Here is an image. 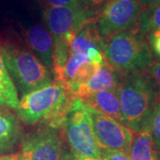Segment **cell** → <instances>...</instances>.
Here are the masks:
<instances>
[{"label": "cell", "mask_w": 160, "mask_h": 160, "mask_svg": "<svg viewBox=\"0 0 160 160\" xmlns=\"http://www.w3.org/2000/svg\"><path fill=\"white\" fill-rule=\"evenodd\" d=\"M139 1L143 7V9L149 8V7L157 6V5L160 4V0H139Z\"/></svg>", "instance_id": "cell-24"}, {"label": "cell", "mask_w": 160, "mask_h": 160, "mask_svg": "<svg viewBox=\"0 0 160 160\" xmlns=\"http://www.w3.org/2000/svg\"><path fill=\"white\" fill-rule=\"evenodd\" d=\"M0 160H22L18 154H10V155H4L0 156Z\"/></svg>", "instance_id": "cell-25"}, {"label": "cell", "mask_w": 160, "mask_h": 160, "mask_svg": "<svg viewBox=\"0 0 160 160\" xmlns=\"http://www.w3.org/2000/svg\"><path fill=\"white\" fill-rule=\"evenodd\" d=\"M150 80L158 100H160V60L153 59L144 71Z\"/></svg>", "instance_id": "cell-19"}, {"label": "cell", "mask_w": 160, "mask_h": 160, "mask_svg": "<svg viewBox=\"0 0 160 160\" xmlns=\"http://www.w3.org/2000/svg\"><path fill=\"white\" fill-rule=\"evenodd\" d=\"M158 160H160V155H158Z\"/></svg>", "instance_id": "cell-27"}, {"label": "cell", "mask_w": 160, "mask_h": 160, "mask_svg": "<svg viewBox=\"0 0 160 160\" xmlns=\"http://www.w3.org/2000/svg\"><path fill=\"white\" fill-rule=\"evenodd\" d=\"M122 123L138 132L146 129L158 97L144 71L123 75L118 87Z\"/></svg>", "instance_id": "cell-3"}, {"label": "cell", "mask_w": 160, "mask_h": 160, "mask_svg": "<svg viewBox=\"0 0 160 160\" xmlns=\"http://www.w3.org/2000/svg\"><path fill=\"white\" fill-rule=\"evenodd\" d=\"M142 11L139 0H108L101 7L94 24L102 38L136 30Z\"/></svg>", "instance_id": "cell-7"}, {"label": "cell", "mask_w": 160, "mask_h": 160, "mask_svg": "<svg viewBox=\"0 0 160 160\" xmlns=\"http://www.w3.org/2000/svg\"><path fill=\"white\" fill-rule=\"evenodd\" d=\"M129 157L131 160H158V155L148 128L133 132Z\"/></svg>", "instance_id": "cell-15"}, {"label": "cell", "mask_w": 160, "mask_h": 160, "mask_svg": "<svg viewBox=\"0 0 160 160\" xmlns=\"http://www.w3.org/2000/svg\"><path fill=\"white\" fill-rule=\"evenodd\" d=\"M86 109L100 149L119 150L129 154L133 132L112 118L89 107Z\"/></svg>", "instance_id": "cell-9"}, {"label": "cell", "mask_w": 160, "mask_h": 160, "mask_svg": "<svg viewBox=\"0 0 160 160\" xmlns=\"http://www.w3.org/2000/svg\"><path fill=\"white\" fill-rule=\"evenodd\" d=\"M25 37L30 51L46 67L52 69L53 41L48 29L40 24H35L27 29Z\"/></svg>", "instance_id": "cell-12"}, {"label": "cell", "mask_w": 160, "mask_h": 160, "mask_svg": "<svg viewBox=\"0 0 160 160\" xmlns=\"http://www.w3.org/2000/svg\"><path fill=\"white\" fill-rule=\"evenodd\" d=\"M122 76L123 75L114 70L105 61L91 79L75 90L73 97L81 100L98 92L118 89Z\"/></svg>", "instance_id": "cell-11"}, {"label": "cell", "mask_w": 160, "mask_h": 160, "mask_svg": "<svg viewBox=\"0 0 160 160\" xmlns=\"http://www.w3.org/2000/svg\"><path fill=\"white\" fill-rule=\"evenodd\" d=\"M19 102L17 89L7 71L0 50V106L17 109Z\"/></svg>", "instance_id": "cell-16"}, {"label": "cell", "mask_w": 160, "mask_h": 160, "mask_svg": "<svg viewBox=\"0 0 160 160\" xmlns=\"http://www.w3.org/2000/svg\"><path fill=\"white\" fill-rule=\"evenodd\" d=\"M138 29L144 37L152 30L160 29V4L143 9Z\"/></svg>", "instance_id": "cell-17"}, {"label": "cell", "mask_w": 160, "mask_h": 160, "mask_svg": "<svg viewBox=\"0 0 160 160\" xmlns=\"http://www.w3.org/2000/svg\"><path fill=\"white\" fill-rule=\"evenodd\" d=\"M81 0H42L43 6H52V7H60V6H68L76 5L79 3Z\"/></svg>", "instance_id": "cell-22"}, {"label": "cell", "mask_w": 160, "mask_h": 160, "mask_svg": "<svg viewBox=\"0 0 160 160\" xmlns=\"http://www.w3.org/2000/svg\"><path fill=\"white\" fill-rule=\"evenodd\" d=\"M61 160H95L90 159V158H78L76 157L73 154H71L69 151H63L62 156V159Z\"/></svg>", "instance_id": "cell-23"}, {"label": "cell", "mask_w": 160, "mask_h": 160, "mask_svg": "<svg viewBox=\"0 0 160 160\" xmlns=\"http://www.w3.org/2000/svg\"><path fill=\"white\" fill-rule=\"evenodd\" d=\"M103 38L98 32L94 22L89 23L75 35L69 45V52L84 54L91 62L102 64Z\"/></svg>", "instance_id": "cell-10"}, {"label": "cell", "mask_w": 160, "mask_h": 160, "mask_svg": "<svg viewBox=\"0 0 160 160\" xmlns=\"http://www.w3.org/2000/svg\"><path fill=\"white\" fill-rule=\"evenodd\" d=\"M70 92L57 79L23 95L18 116L27 125H45L60 129L63 118L74 101Z\"/></svg>", "instance_id": "cell-2"}, {"label": "cell", "mask_w": 160, "mask_h": 160, "mask_svg": "<svg viewBox=\"0 0 160 160\" xmlns=\"http://www.w3.org/2000/svg\"><path fill=\"white\" fill-rule=\"evenodd\" d=\"M21 134L22 129L17 117L9 108L0 106V156L15 147Z\"/></svg>", "instance_id": "cell-13"}, {"label": "cell", "mask_w": 160, "mask_h": 160, "mask_svg": "<svg viewBox=\"0 0 160 160\" xmlns=\"http://www.w3.org/2000/svg\"><path fill=\"white\" fill-rule=\"evenodd\" d=\"M63 151L60 131L45 126L24 136L17 154L22 160H61Z\"/></svg>", "instance_id": "cell-8"}, {"label": "cell", "mask_w": 160, "mask_h": 160, "mask_svg": "<svg viewBox=\"0 0 160 160\" xmlns=\"http://www.w3.org/2000/svg\"><path fill=\"white\" fill-rule=\"evenodd\" d=\"M93 0H81L68 6H44L43 15L53 41V72L64 66L75 35L89 23L95 22L101 8Z\"/></svg>", "instance_id": "cell-1"}, {"label": "cell", "mask_w": 160, "mask_h": 160, "mask_svg": "<svg viewBox=\"0 0 160 160\" xmlns=\"http://www.w3.org/2000/svg\"><path fill=\"white\" fill-rule=\"evenodd\" d=\"M146 38L152 54L160 60V33L158 30H152L147 34Z\"/></svg>", "instance_id": "cell-20"}, {"label": "cell", "mask_w": 160, "mask_h": 160, "mask_svg": "<svg viewBox=\"0 0 160 160\" xmlns=\"http://www.w3.org/2000/svg\"><path fill=\"white\" fill-rule=\"evenodd\" d=\"M59 131L71 154L83 158L101 160V149L94 135L91 118L81 100L75 99L72 102Z\"/></svg>", "instance_id": "cell-6"}, {"label": "cell", "mask_w": 160, "mask_h": 160, "mask_svg": "<svg viewBox=\"0 0 160 160\" xmlns=\"http://www.w3.org/2000/svg\"><path fill=\"white\" fill-rule=\"evenodd\" d=\"M147 128L151 134L158 155H160V100H158L155 104Z\"/></svg>", "instance_id": "cell-18"}, {"label": "cell", "mask_w": 160, "mask_h": 160, "mask_svg": "<svg viewBox=\"0 0 160 160\" xmlns=\"http://www.w3.org/2000/svg\"><path fill=\"white\" fill-rule=\"evenodd\" d=\"M102 54L109 66L121 75L145 71L154 59L146 37L139 29L103 38Z\"/></svg>", "instance_id": "cell-4"}, {"label": "cell", "mask_w": 160, "mask_h": 160, "mask_svg": "<svg viewBox=\"0 0 160 160\" xmlns=\"http://www.w3.org/2000/svg\"><path fill=\"white\" fill-rule=\"evenodd\" d=\"M0 50L7 71L21 96L52 82L50 69L30 50L12 45L0 46Z\"/></svg>", "instance_id": "cell-5"}, {"label": "cell", "mask_w": 160, "mask_h": 160, "mask_svg": "<svg viewBox=\"0 0 160 160\" xmlns=\"http://www.w3.org/2000/svg\"><path fill=\"white\" fill-rule=\"evenodd\" d=\"M95 3H97V4H99V5H102V4H103V3H105L106 1H108V0H93Z\"/></svg>", "instance_id": "cell-26"}, {"label": "cell", "mask_w": 160, "mask_h": 160, "mask_svg": "<svg viewBox=\"0 0 160 160\" xmlns=\"http://www.w3.org/2000/svg\"><path fill=\"white\" fill-rule=\"evenodd\" d=\"M81 101L86 107L95 109L100 113H102L122 123L118 89L98 92L81 99Z\"/></svg>", "instance_id": "cell-14"}, {"label": "cell", "mask_w": 160, "mask_h": 160, "mask_svg": "<svg viewBox=\"0 0 160 160\" xmlns=\"http://www.w3.org/2000/svg\"><path fill=\"white\" fill-rule=\"evenodd\" d=\"M101 160H131L129 154L119 150L101 149Z\"/></svg>", "instance_id": "cell-21"}]
</instances>
